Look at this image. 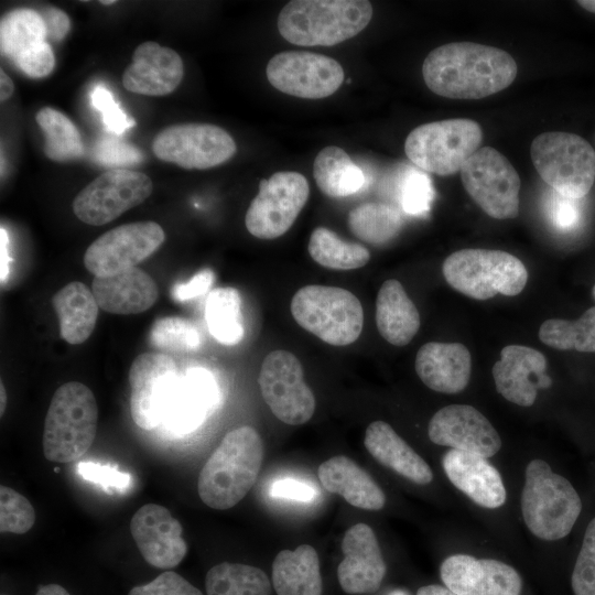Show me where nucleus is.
<instances>
[{
	"label": "nucleus",
	"mask_w": 595,
	"mask_h": 595,
	"mask_svg": "<svg viewBox=\"0 0 595 595\" xmlns=\"http://www.w3.org/2000/svg\"><path fill=\"white\" fill-rule=\"evenodd\" d=\"M94 160L112 169H123L143 160L142 152L119 139L105 137L97 140L93 149Z\"/></svg>",
	"instance_id": "nucleus-45"
},
{
	"label": "nucleus",
	"mask_w": 595,
	"mask_h": 595,
	"mask_svg": "<svg viewBox=\"0 0 595 595\" xmlns=\"http://www.w3.org/2000/svg\"><path fill=\"white\" fill-rule=\"evenodd\" d=\"M520 506L529 531L544 541L566 537L582 511L573 485L541 458L530 461L526 467Z\"/></svg>",
	"instance_id": "nucleus-4"
},
{
	"label": "nucleus",
	"mask_w": 595,
	"mask_h": 595,
	"mask_svg": "<svg viewBox=\"0 0 595 595\" xmlns=\"http://www.w3.org/2000/svg\"><path fill=\"white\" fill-rule=\"evenodd\" d=\"M91 105L101 113L105 126L113 133L120 134L136 125L133 118L123 112L112 94L104 86L94 88Z\"/></svg>",
	"instance_id": "nucleus-46"
},
{
	"label": "nucleus",
	"mask_w": 595,
	"mask_h": 595,
	"mask_svg": "<svg viewBox=\"0 0 595 595\" xmlns=\"http://www.w3.org/2000/svg\"><path fill=\"white\" fill-rule=\"evenodd\" d=\"M389 595H408L404 591L397 589L391 592Z\"/></svg>",
	"instance_id": "nucleus-59"
},
{
	"label": "nucleus",
	"mask_w": 595,
	"mask_h": 595,
	"mask_svg": "<svg viewBox=\"0 0 595 595\" xmlns=\"http://www.w3.org/2000/svg\"><path fill=\"white\" fill-rule=\"evenodd\" d=\"M442 272L454 290L475 300H488L499 293L517 295L528 281L521 260L501 250L455 251L444 260Z\"/></svg>",
	"instance_id": "nucleus-6"
},
{
	"label": "nucleus",
	"mask_w": 595,
	"mask_h": 595,
	"mask_svg": "<svg viewBox=\"0 0 595 595\" xmlns=\"http://www.w3.org/2000/svg\"><path fill=\"white\" fill-rule=\"evenodd\" d=\"M91 291L99 305L111 314H138L158 300L156 283L137 267L107 277H95Z\"/></svg>",
	"instance_id": "nucleus-27"
},
{
	"label": "nucleus",
	"mask_w": 595,
	"mask_h": 595,
	"mask_svg": "<svg viewBox=\"0 0 595 595\" xmlns=\"http://www.w3.org/2000/svg\"><path fill=\"white\" fill-rule=\"evenodd\" d=\"M440 576L456 595H520L522 587L512 566L468 554L447 556L441 564Z\"/></svg>",
	"instance_id": "nucleus-21"
},
{
	"label": "nucleus",
	"mask_w": 595,
	"mask_h": 595,
	"mask_svg": "<svg viewBox=\"0 0 595 595\" xmlns=\"http://www.w3.org/2000/svg\"><path fill=\"white\" fill-rule=\"evenodd\" d=\"M310 186L299 172H275L261 180L259 192L246 213L248 231L259 239H275L294 224L307 202Z\"/></svg>",
	"instance_id": "nucleus-11"
},
{
	"label": "nucleus",
	"mask_w": 595,
	"mask_h": 595,
	"mask_svg": "<svg viewBox=\"0 0 595 595\" xmlns=\"http://www.w3.org/2000/svg\"><path fill=\"white\" fill-rule=\"evenodd\" d=\"M272 583L278 595H322L320 560L315 549L302 544L279 552L272 564Z\"/></svg>",
	"instance_id": "nucleus-33"
},
{
	"label": "nucleus",
	"mask_w": 595,
	"mask_h": 595,
	"mask_svg": "<svg viewBox=\"0 0 595 595\" xmlns=\"http://www.w3.org/2000/svg\"><path fill=\"white\" fill-rule=\"evenodd\" d=\"M344 559L337 567L343 591L348 594L376 592L385 577L386 563L372 529L366 523L351 526L342 541Z\"/></svg>",
	"instance_id": "nucleus-22"
},
{
	"label": "nucleus",
	"mask_w": 595,
	"mask_h": 595,
	"mask_svg": "<svg viewBox=\"0 0 595 595\" xmlns=\"http://www.w3.org/2000/svg\"><path fill=\"white\" fill-rule=\"evenodd\" d=\"M518 66L506 51L473 42H453L431 51L422 65L424 83L451 99H480L509 87Z\"/></svg>",
	"instance_id": "nucleus-1"
},
{
	"label": "nucleus",
	"mask_w": 595,
	"mask_h": 595,
	"mask_svg": "<svg viewBox=\"0 0 595 595\" xmlns=\"http://www.w3.org/2000/svg\"><path fill=\"white\" fill-rule=\"evenodd\" d=\"M430 440L453 450L491 457L501 448V439L489 420L468 404H450L431 418Z\"/></svg>",
	"instance_id": "nucleus-19"
},
{
	"label": "nucleus",
	"mask_w": 595,
	"mask_h": 595,
	"mask_svg": "<svg viewBox=\"0 0 595 595\" xmlns=\"http://www.w3.org/2000/svg\"><path fill=\"white\" fill-rule=\"evenodd\" d=\"M14 86L11 78L1 69L0 71V100L9 99L13 93Z\"/></svg>",
	"instance_id": "nucleus-54"
},
{
	"label": "nucleus",
	"mask_w": 595,
	"mask_h": 595,
	"mask_svg": "<svg viewBox=\"0 0 595 595\" xmlns=\"http://www.w3.org/2000/svg\"><path fill=\"white\" fill-rule=\"evenodd\" d=\"M115 1H101V4L109 6L112 4Z\"/></svg>",
	"instance_id": "nucleus-60"
},
{
	"label": "nucleus",
	"mask_w": 595,
	"mask_h": 595,
	"mask_svg": "<svg viewBox=\"0 0 595 595\" xmlns=\"http://www.w3.org/2000/svg\"><path fill=\"white\" fill-rule=\"evenodd\" d=\"M128 595H203V593L176 572L165 571L153 581L134 586Z\"/></svg>",
	"instance_id": "nucleus-47"
},
{
	"label": "nucleus",
	"mask_w": 595,
	"mask_h": 595,
	"mask_svg": "<svg viewBox=\"0 0 595 595\" xmlns=\"http://www.w3.org/2000/svg\"><path fill=\"white\" fill-rule=\"evenodd\" d=\"M547 368L545 356L522 345H508L500 351V359L491 372L496 389L506 400L521 407H531L537 399V382Z\"/></svg>",
	"instance_id": "nucleus-26"
},
{
	"label": "nucleus",
	"mask_w": 595,
	"mask_h": 595,
	"mask_svg": "<svg viewBox=\"0 0 595 595\" xmlns=\"http://www.w3.org/2000/svg\"><path fill=\"white\" fill-rule=\"evenodd\" d=\"M347 223L357 238L372 246L390 242L403 227L400 212L383 203L358 205L349 213Z\"/></svg>",
	"instance_id": "nucleus-35"
},
{
	"label": "nucleus",
	"mask_w": 595,
	"mask_h": 595,
	"mask_svg": "<svg viewBox=\"0 0 595 595\" xmlns=\"http://www.w3.org/2000/svg\"><path fill=\"white\" fill-rule=\"evenodd\" d=\"M459 173L465 191L488 216L496 219L517 217L520 177L502 153L491 147H482Z\"/></svg>",
	"instance_id": "nucleus-10"
},
{
	"label": "nucleus",
	"mask_w": 595,
	"mask_h": 595,
	"mask_svg": "<svg viewBox=\"0 0 595 595\" xmlns=\"http://www.w3.org/2000/svg\"><path fill=\"white\" fill-rule=\"evenodd\" d=\"M270 493L277 498L300 501L312 500L315 496V490L312 486L295 479L277 480L272 485Z\"/></svg>",
	"instance_id": "nucleus-51"
},
{
	"label": "nucleus",
	"mask_w": 595,
	"mask_h": 595,
	"mask_svg": "<svg viewBox=\"0 0 595 595\" xmlns=\"http://www.w3.org/2000/svg\"><path fill=\"white\" fill-rule=\"evenodd\" d=\"M78 470L86 479L94 480L105 486L122 487L129 482V476L127 474L119 473L107 466L82 463L79 464Z\"/></svg>",
	"instance_id": "nucleus-49"
},
{
	"label": "nucleus",
	"mask_w": 595,
	"mask_h": 595,
	"mask_svg": "<svg viewBox=\"0 0 595 595\" xmlns=\"http://www.w3.org/2000/svg\"><path fill=\"white\" fill-rule=\"evenodd\" d=\"M399 186L401 206L405 213L422 215L429 212L434 198V188L425 173L409 169L404 171Z\"/></svg>",
	"instance_id": "nucleus-43"
},
{
	"label": "nucleus",
	"mask_w": 595,
	"mask_h": 595,
	"mask_svg": "<svg viewBox=\"0 0 595 595\" xmlns=\"http://www.w3.org/2000/svg\"><path fill=\"white\" fill-rule=\"evenodd\" d=\"M266 73L275 89L304 99L328 97L344 80V69L336 60L307 51L275 54L270 58Z\"/></svg>",
	"instance_id": "nucleus-16"
},
{
	"label": "nucleus",
	"mask_w": 595,
	"mask_h": 595,
	"mask_svg": "<svg viewBox=\"0 0 595 595\" xmlns=\"http://www.w3.org/2000/svg\"><path fill=\"white\" fill-rule=\"evenodd\" d=\"M577 3L585 10L595 13V0H580Z\"/></svg>",
	"instance_id": "nucleus-58"
},
{
	"label": "nucleus",
	"mask_w": 595,
	"mask_h": 595,
	"mask_svg": "<svg viewBox=\"0 0 595 595\" xmlns=\"http://www.w3.org/2000/svg\"><path fill=\"white\" fill-rule=\"evenodd\" d=\"M552 215L555 226L562 229L572 228L578 220L576 206L572 199L565 197L555 203Z\"/></svg>",
	"instance_id": "nucleus-52"
},
{
	"label": "nucleus",
	"mask_w": 595,
	"mask_h": 595,
	"mask_svg": "<svg viewBox=\"0 0 595 595\" xmlns=\"http://www.w3.org/2000/svg\"><path fill=\"white\" fill-rule=\"evenodd\" d=\"M207 595H270L271 583L260 569L241 563L224 562L206 574Z\"/></svg>",
	"instance_id": "nucleus-36"
},
{
	"label": "nucleus",
	"mask_w": 595,
	"mask_h": 595,
	"mask_svg": "<svg viewBox=\"0 0 595 595\" xmlns=\"http://www.w3.org/2000/svg\"><path fill=\"white\" fill-rule=\"evenodd\" d=\"M35 522V511L31 502L14 489L0 487V531L22 534Z\"/></svg>",
	"instance_id": "nucleus-42"
},
{
	"label": "nucleus",
	"mask_w": 595,
	"mask_h": 595,
	"mask_svg": "<svg viewBox=\"0 0 595 595\" xmlns=\"http://www.w3.org/2000/svg\"><path fill=\"white\" fill-rule=\"evenodd\" d=\"M415 371L430 389L458 393L467 387L470 378V353L459 343H426L418 350Z\"/></svg>",
	"instance_id": "nucleus-25"
},
{
	"label": "nucleus",
	"mask_w": 595,
	"mask_h": 595,
	"mask_svg": "<svg viewBox=\"0 0 595 595\" xmlns=\"http://www.w3.org/2000/svg\"><path fill=\"white\" fill-rule=\"evenodd\" d=\"M163 228L154 221H136L110 229L86 249L84 264L95 277H107L150 257L163 244Z\"/></svg>",
	"instance_id": "nucleus-15"
},
{
	"label": "nucleus",
	"mask_w": 595,
	"mask_h": 595,
	"mask_svg": "<svg viewBox=\"0 0 595 595\" xmlns=\"http://www.w3.org/2000/svg\"><path fill=\"white\" fill-rule=\"evenodd\" d=\"M1 242H0V258H1V283H3L10 272L11 257L9 253V238L7 230L1 227L0 229Z\"/></svg>",
	"instance_id": "nucleus-53"
},
{
	"label": "nucleus",
	"mask_w": 595,
	"mask_h": 595,
	"mask_svg": "<svg viewBox=\"0 0 595 595\" xmlns=\"http://www.w3.org/2000/svg\"><path fill=\"white\" fill-rule=\"evenodd\" d=\"M366 0H293L278 17L283 39L299 46H332L361 32L372 18Z\"/></svg>",
	"instance_id": "nucleus-3"
},
{
	"label": "nucleus",
	"mask_w": 595,
	"mask_h": 595,
	"mask_svg": "<svg viewBox=\"0 0 595 595\" xmlns=\"http://www.w3.org/2000/svg\"><path fill=\"white\" fill-rule=\"evenodd\" d=\"M45 136L44 153L53 161H68L83 155L84 143L73 121L51 107L41 108L35 116Z\"/></svg>",
	"instance_id": "nucleus-39"
},
{
	"label": "nucleus",
	"mask_w": 595,
	"mask_h": 595,
	"mask_svg": "<svg viewBox=\"0 0 595 595\" xmlns=\"http://www.w3.org/2000/svg\"><path fill=\"white\" fill-rule=\"evenodd\" d=\"M153 347L167 351H191L201 344L199 332L188 320L178 316H164L155 320L150 329Z\"/></svg>",
	"instance_id": "nucleus-41"
},
{
	"label": "nucleus",
	"mask_w": 595,
	"mask_h": 595,
	"mask_svg": "<svg viewBox=\"0 0 595 595\" xmlns=\"http://www.w3.org/2000/svg\"><path fill=\"white\" fill-rule=\"evenodd\" d=\"M0 398H1V401H0V414L2 415L3 412H4V409H6V404H7V393H6V389H4V386H3L2 382L0 385Z\"/></svg>",
	"instance_id": "nucleus-57"
},
{
	"label": "nucleus",
	"mask_w": 595,
	"mask_h": 595,
	"mask_svg": "<svg viewBox=\"0 0 595 595\" xmlns=\"http://www.w3.org/2000/svg\"><path fill=\"white\" fill-rule=\"evenodd\" d=\"M183 74V61L174 50L147 41L134 50L122 84L131 93L164 96L176 89Z\"/></svg>",
	"instance_id": "nucleus-23"
},
{
	"label": "nucleus",
	"mask_w": 595,
	"mask_h": 595,
	"mask_svg": "<svg viewBox=\"0 0 595 595\" xmlns=\"http://www.w3.org/2000/svg\"><path fill=\"white\" fill-rule=\"evenodd\" d=\"M60 333L64 340L77 345L84 343L93 333L99 305L93 291L79 281L63 286L53 296Z\"/></svg>",
	"instance_id": "nucleus-32"
},
{
	"label": "nucleus",
	"mask_w": 595,
	"mask_h": 595,
	"mask_svg": "<svg viewBox=\"0 0 595 595\" xmlns=\"http://www.w3.org/2000/svg\"><path fill=\"white\" fill-rule=\"evenodd\" d=\"M215 279L210 269H204L194 274L186 283H176L171 289L173 300L185 302L208 292Z\"/></svg>",
	"instance_id": "nucleus-48"
},
{
	"label": "nucleus",
	"mask_w": 595,
	"mask_h": 595,
	"mask_svg": "<svg viewBox=\"0 0 595 595\" xmlns=\"http://www.w3.org/2000/svg\"><path fill=\"white\" fill-rule=\"evenodd\" d=\"M416 595H456L446 586L441 585H426L419 588Z\"/></svg>",
	"instance_id": "nucleus-56"
},
{
	"label": "nucleus",
	"mask_w": 595,
	"mask_h": 595,
	"mask_svg": "<svg viewBox=\"0 0 595 595\" xmlns=\"http://www.w3.org/2000/svg\"><path fill=\"white\" fill-rule=\"evenodd\" d=\"M182 526L167 508L147 504L131 518L130 532L142 558L158 569L178 565L187 553Z\"/></svg>",
	"instance_id": "nucleus-20"
},
{
	"label": "nucleus",
	"mask_w": 595,
	"mask_h": 595,
	"mask_svg": "<svg viewBox=\"0 0 595 595\" xmlns=\"http://www.w3.org/2000/svg\"><path fill=\"white\" fill-rule=\"evenodd\" d=\"M153 183L142 172L111 169L87 184L74 198L73 212L83 223L100 226L143 203Z\"/></svg>",
	"instance_id": "nucleus-12"
},
{
	"label": "nucleus",
	"mask_w": 595,
	"mask_h": 595,
	"mask_svg": "<svg viewBox=\"0 0 595 595\" xmlns=\"http://www.w3.org/2000/svg\"><path fill=\"white\" fill-rule=\"evenodd\" d=\"M540 177L561 196L584 197L595 181V151L582 137L560 131L537 136L530 147Z\"/></svg>",
	"instance_id": "nucleus-8"
},
{
	"label": "nucleus",
	"mask_w": 595,
	"mask_h": 595,
	"mask_svg": "<svg viewBox=\"0 0 595 595\" xmlns=\"http://www.w3.org/2000/svg\"><path fill=\"white\" fill-rule=\"evenodd\" d=\"M482 141L483 130L476 121L445 119L414 128L405 139L404 152L422 171L447 176L461 171Z\"/></svg>",
	"instance_id": "nucleus-9"
},
{
	"label": "nucleus",
	"mask_w": 595,
	"mask_h": 595,
	"mask_svg": "<svg viewBox=\"0 0 595 595\" xmlns=\"http://www.w3.org/2000/svg\"><path fill=\"white\" fill-rule=\"evenodd\" d=\"M39 13L45 23L48 40L61 41L66 36L71 21L63 10L48 6L39 10Z\"/></svg>",
	"instance_id": "nucleus-50"
},
{
	"label": "nucleus",
	"mask_w": 595,
	"mask_h": 595,
	"mask_svg": "<svg viewBox=\"0 0 595 595\" xmlns=\"http://www.w3.org/2000/svg\"><path fill=\"white\" fill-rule=\"evenodd\" d=\"M539 338L555 349L595 353V306L575 321L552 318L543 322Z\"/></svg>",
	"instance_id": "nucleus-40"
},
{
	"label": "nucleus",
	"mask_w": 595,
	"mask_h": 595,
	"mask_svg": "<svg viewBox=\"0 0 595 595\" xmlns=\"http://www.w3.org/2000/svg\"><path fill=\"white\" fill-rule=\"evenodd\" d=\"M262 458L263 444L256 429L245 425L228 432L198 475L202 501L218 510L237 505L256 483Z\"/></svg>",
	"instance_id": "nucleus-2"
},
{
	"label": "nucleus",
	"mask_w": 595,
	"mask_h": 595,
	"mask_svg": "<svg viewBox=\"0 0 595 595\" xmlns=\"http://www.w3.org/2000/svg\"><path fill=\"white\" fill-rule=\"evenodd\" d=\"M442 466L450 482L476 505L495 509L505 504L501 475L486 457L452 448L443 455Z\"/></svg>",
	"instance_id": "nucleus-24"
},
{
	"label": "nucleus",
	"mask_w": 595,
	"mask_h": 595,
	"mask_svg": "<svg viewBox=\"0 0 595 595\" xmlns=\"http://www.w3.org/2000/svg\"><path fill=\"white\" fill-rule=\"evenodd\" d=\"M261 396L282 422L300 425L315 411V397L305 383L303 368L295 355L284 349L269 353L258 377Z\"/></svg>",
	"instance_id": "nucleus-14"
},
{
	"label": "nucleus",
	"mask_w": 595,
	"mask_h": 595,
	"mask_svg": "<svg viewBox=\"0 0 595 595\" xmlns=\"http://www.w3.org/2000/svg\"><path fill=\"white\" fill-rule=\"evenodd\" d=\"M35 595H71L69 592L58 584L41 585Z\"/></svg>",
	"instance_id": "nucleus-55"
},
{
	"label": "nucleus",
	"mask_w": 595,
	"mask_h": 595,
	"mask_svg": "<svg viewBox=\"0 0 595 595\" xmlns=\"http://www.w3.org/2000/svg\"><path fill=\"white\" fill-rule=\"evenodd\" d=\"M290 310L301 327L329 345H349L363 331V306L343 288L305 285L292 298Z\"/></svg>",
	"instance_id": "nucleus-7"
},
{
	"label": "nucleus",
	"mask_w": 595,
	"mask_h": 595,
	"mask_svg": "<svg viewBox=\"0 0 595 595\" xmlns=\"http://www.w3.org/2000/svg\"><path fill=\"white\" fill-rule=\"evenodd\" d=\"M216 400L217 390L213 376L203 368L188 369L178 379L162 422L174 431L188 432L203 421Z\"/></svg>",
	"instance_id": "nucleus-28"
},
{
	"label": "nucleus",
	"mask_w": 595,
	"mask_h": 595,
	"mask_svg": "<svg viewBox=\"0 0 595 595\" xmlns=\"http://www.w3.org/2000/svg\"><path fill=\"white\" fill-rule=\"evenodd\" d=\"M376 325L385 340L394 346L409 344L420 328V314L402 284L385 281L376 300Z\"/></svg>",
	"instance_id": "nucleus-31"
},
{
	"label": "nucleus",
	"mask_w": 595,
	"mask_h": 595,
	"mask_svg": "<svg viewBox=\"0 0 595 595\" xmlns=\"http://www.w3.org/2000/svg\"><path fill=\"white\" fill-rule=\"evenodd\" d=\"M317 475L323 487L340 495L348 504L365 510H380L386 496L372 477L353 459L338 455L320 465Z\"/></svg>",
	"instance_id": "nucleus-29"
},
{
	"label": "nucleus",
	"mask_w": 595,
	"mask_h": 595,
	"mask_svg": "<svg viewBox=\"0 0 595 595\" xmlns=\"http://www.w3.org/2000/svg\"><path fill=\"white\" fill-rule=\"evenodd\" d=\"M128 379L133 422L143 430L156 428L180 379L174 360L161 353L141 354L131 364Z\"/></svg>",
	"instance_id": "nucleus-17"
},
{
	"label": "nucleus",
	"mask_w": 595,
	"mask_h": 595,
	"mask_svg": "<svg viewBox=\"0 0 595 595\" xmlns=\"http://www.w3.org/2000/svg\"><path fill=\"white\" fill-rule=\"evenodd\" d=\"M232 137L210 123H181L163 129L152 142L154 155L183 169L205 170L220 165L236 153Z\"/></svg>",
	"instance_id": "nucleus-13"
},
{
	"label": "nucleus",
	"mask_w": 595,
	"mask_h": 595,
	"mask_svg": "<svg viewBox=\"0 0 595 595\" xmlns=\"http://www.w3.org/2000/svg\"><path fill=\"white\" fill-rule=\"evenodd\" d=\"M571 585L574 595H595V518L586 527Z\"/></svg>",
	"instance_id": "nucleus-44"
},
{
	"label": "nucleus",
	"mask_w": 595,
	"mask_h": 595,
	"mask_svg": "<svg viewBox=\"0 0 595 595\" xmlns=\"http://www.w3.org/2000/svg\"><path fill=\"white\" fill-rule=\"evenodd\" d=\"M313 176L320 191L332 198L357 193L366 181L363 170L336 145L318 152L313 163Z\"/></svg>",
	"instance_id": "nucleus-34"
},
{
	"label": "nucleus",
	"mask_w": 595,
	"mask_h": 595,
	"mask_svg": "<svg viewBox=\"0 0 595 595\" xmlns=\"http://www.w3.org/2000/svg\"><path fill=\"white\" fill-rule=\"evenodd\" d=\"M307 250L316 263L334 270L358 269L370 259L367 248L346 241L325 227L312 231Z\"/></svg>",
	"instance_id": "nucleus-38"
},
{
	"label": "nucleus",
	"mask_w": 595,
	"mask_h": 595,
	"mask_svg": "<svg viewBox=\"0 0 595 595\" xmlns=\"http://www.w3.org/2000/svg\"><path fill=\"white\" fill-rule=\"evenodd\" d=\"M46 40L45 23L36 10L14 9L1 19V54L31 78L45 77L55 66L54 53Z\"/></svg>",
	"instance_id": "nucleus-18"
},
{
	"label": "nucleus",
	"mask_w": 595,
	"mask_h": 595,
	"mask_svg": "<svg viewBox=\"0 0 595 595\" xmlns=\"http://www.w3.org/2000/svg\"><path fill=\"white\" fill-rule=\"evenodd\" d=\"M592 296H593V299H594V301H595V284H594V286H593V289H592Z\"/></svg>",
	"instance_id": "nucleus-61"
},
{
	"label": "nucleus",
	"mask_w": 595,
	"mask_h": 595,
	"mask_svg": "<svg viewBox=\"0 0 595 595\" xmlns=\"http://www.w3.org/2000/svg\"><path fill=\"white\" fill-rule=\"evenodd\" d=\"M364 443L375 459L397 474L419 485L432 482L429 464L387 422H371Z\"/></svg>",
	"instance_id": "nucleus-30"
},
{
	"label": "nucleus",
	"mask_w": 595,
	"mask_h": 595,
	"mask_svg": "<svg viewBox=\"0 0 595 595\" xmlns=\"http://www.w3.org/2000/svg\"><path fill=\"white\" fill-rule=\"evenodd\" d=\"M205 318L216 340L224 345L238 344L245 334L238 291L234 288H218L209 292Z\"/></svg>",
	"instance_id": "nucleus-37"
},
{
	"label": "nucleus",
	"mask_w": 595,
	"mask_h": 595,
	"mask_svg": "<svg viewBox=\"0 0 595 595\" xmlns=\"http://www.w3.org/2000/svg\"><path fill=\"white\" fill-rule=\"evenodd\" d=\"M98 423V405L91 390L82 382L62 385L52 397L42 437L46 459L68 463L91 446Z\"/></svg>",
	"instance_id": "nucleus-5"
}]
</instances>
